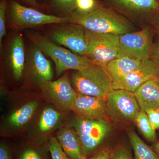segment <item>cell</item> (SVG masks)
Here are the masks:
<instances>
[{"instance_id":"30bf717a","label":"cell","mask_w":159,"mask_h":159,"mask_svg":"<svg viewBox=\"0 0 159 159\" xmlns=\"http://www.w3.org/2000/svg\"><path fill=\"white\" fill-rule=\"evenodd\" d=\"M41 88L51 102L64 110H71L77 97L66 74L55 81H48L41 85Z\"/></svg>"},{"instance_id":"836d02e7","label":"cell","mask_w":159,"mask_h":159,"mask_svg":"<svg viewBox=\"0 0 159 159\" xmlns=\"http://www.w3.org/2000/svg\"><path fill=\"white\" fill-rule=\"evenodd\" d=\"M152 149L159 157V141L155 143L152 146Z\"/></svg>"},{"instance_id":"3957f363","label":"cell","mask_w":159,"mask_h":159,"mask_svg":"<svg viewBox=\"0 0 159 159\" xmlns=\"http://www.w3.org/2000/svg\"><path fill=\"white\" fill-rule=\"evenodd\" d=\"M72 80L77 93L98 97L106 101L113 89L112 80L105 68L93 63L74 73Z\"/></svg>"},{"instance_id":"484cf974","label":"cell","mask_w":159,"mask_h":159,"mask_svg":"<svg viewBox=\"0 0 159 159\" xmlns=\"http://www.w3.org/2000/svg\"><path fill=\"white\" fill-rule=\"evenodd\" d=\"M110 159H133L129 149L125 146L118 145L111 151Z\"/></svg>"},{"instance_id":"cb8c5ba5","label":"cell","mask_w":159,"mask_h":159,"mask_svg":"<svg viewBox=\"0 0 159 159\" xmlns=\"http://www.w3.org/2000/svg\"><path fill=\"white\" fill-rule=\"evenodd\" d=\"M48 148L52 159H70L64 152L57 139L54 137L50 138Z\"/></svg>"},{"instance_id":"d6a6232c","label":"cell","mask_w":159,"mask_h":159,"mask_svg":"<svg viewBox=\"0 0 159 159\" xmlns=\"http://www.w3.org/2000/svg\"><path fill=\"white\" fill-rule=\"evenodd\" d=\"M18 1L25 5L31 6V8L34 9H37L40 8V6L36 2L35 0H18Z\"/></svg>"},{"instance_id":"2e32d148","label":"cell","mask_w":159,"mask_h":159,"mask_svg":"<svg viewBox=\"0 0 159 159\" xmlns=\"http://www.w3.org/2000/svg\"><path fill=\"white\" fill-rule=\"evenodd\" d=\"M142 61L131 57H117L109 63L105 69L112 80L113 87L137 68Z\"/></svg>"},{"instance_id":"ac0fdd59","label":"cell","mask_w":159,"mask_h":159,"mask_svg":"<svg viewBox=\"0 0 159 159\" xmlns=\"http://www.w3.org/2000/svg\"><path fill=\"white\" fill-rule=\"evenodd\" d=\"M128 135L133 149L134 159H159L153 149L145 144L134 131H129Z\"/></svg>"},{"instance_id":"4316f807","label":"cell","mask_w":159,"mask_h":159,"mask_svg":"<svg viewBox=\"0 0 159 159\" xmlns=\"http://www.w3.org/2000/svg\"><path fill=\"white\" fill-rule=\"evenodd\" d=\"M76 10L80 13H86L96 8L95 0H76Z\"/></svg>"},{"instance_id":"277c9868","label":"cell","mask_w":159,"mask_h":159,"mask_svg":"<svg viewBox=\"0 0 159 159\" xmlns=\"http://www.w3.org/2000/svg\"><path fill=\"white\" fill-rule=\"evenodd\" d=\"M6 17L10 28L20 30L48 24L69 23L70 18L58 17L40 12L37 9L26 7L15 0H9Z\"/></svg>"},{"instance_id":"7c38bea8","label":"cell","mask_w":159,"mask_h":159,"mask_svg":"<svg viewBox=\"0 0 159 159\" xmlns=\"http://www.w3.org/2000/svg\"><path fill=\"white\" fill-rule=\"evenodd\" d=\"M2 56L3 60L11 70L14 78L20 79L26 61L25 44L20 34H14L8 39L4 46Z\"/></svg>"},{"instance_id":"5bb4252c","label":"cell","mask_w":159,"mask_h":159,"mask_svg":"<svg viewBox=\"0 0 159 159\" xmlns=\"http://www.w3.org/2000/svg\"><path fill=\"white\" fill-rule=\"evenodd\" d=\"M25 68H28L40 86L44 83L52 80L53 72L51 62L32 43L26 53Z\"/></svg>"},{"instance_id":"d6986e66","label":"cell","mask_w":159,"mask_h":159,"mask_svg":"<svg viewBox=\"0 0 159 159\" xmlns=\"http://www.w3.org/2000/svg\"><path fill=\"white\" fill-rule=\"evenodd\" d=\"M38 102L31 101L15 111L9 117V122L12 126L19 127L25 125L31 119L37 108Z\"/></svg>"},{"instance_id":"44dd1931","label":"cell","mask_w":159,"mask_h":159,"mask_svg":"<svg viewBox=\"0 0 159 159\" xmlns=\"http://www.w3.org/2000/svg\"><path fill=\"white\" fill-rule=\"evenodd\" d=\"M134 121L146 140L152 143L156 142V129L152 125L145 111L140 110V112Z\"/></svg>"},{"instance_id":"8fae6325","label":"cell","mask_w":159,"mask_h":159,"mask_svg":"<svg viewBox=\"0 0 159 159\" xmlns=\"http://www.w3.org/2000/svg\"><path fill=\"white\" fill-rule=\"evenodd\" d=\"M159 74V65L153 59L148 58L114 86L113 89H124L134 93L145 82L157 78Z\"/></svg>"},{"instance_id":"83f0119b","label":"cell","mask_w":159,"mask_h":159,"mask_svg":"<svg viewBox=\"0 0 159 159\" xmlns=\"http://www.w3.org/2000/svg\"><path fill=\"white\" fill-rule=\"evenodd\" d=\"M145 111L155 129H159V108H148Z\"/></svg>"},{"instance_id":"f1b7e54d","label":"cell","mask_w":159,"mask_h":159,"mask_svg":"<svg viewBox=\"0 0 159 159\" xmlns=\"http://www.w3.org/2000/svg\"><path fill=\"white\" fill-rule=\"evenodd\" d=\"M19 159H45L38 151L34 148H26L23 151Z\"/></svg>"},{"instance_id":"1f68e13d","label":"cell","mask_w":159,"mask_h":159,"mask_svg":"<svg viewBox=\"0 0 159 159\" xmlns=\"http://www.w3.org/2000/svg\"><path fill=\"white\" fill-rule=\"evenodd\" d=\"M151 55L153 57L152 59L159 65V41L155 45L153 46Z\"/></svg>"},{"instance_id":"7a4b0ae2","label":"cell","mask_w":159,"mask_h":159,"mask_svg":"<svg viewBox=\"0 0 159 159\" xmlns=\"http://www.w3.org/2000/svg\"><path fill=\"white\" fill-rule=\"evenodd\" d=\"M26 34L32 43L52 59L57 75L68 70H82L93 63L85 57L60 47L37 32H27Z\"/></svg>"},{"instance_id":"4fadbf2b","label":"cell","mask_w":159,"mask_h":159,"mask_svg":"<svg viewBox=\"0 0 159 159\" xmlns=\"http://www.w3.org/2000/svg\"><path fill=\"white\" fill-rule=\"evenodd\" d=\"M79 117L108 121L110 115L106 100L77 93L72 110Z\"/></svg>"},{"instance_id":"8992f818","label":"cell","mask_w":159,"mask_h":159,"mask_svg":"<svg viewBox=\"0 0 159 159\" xmlns=\"http://www.w3.org/2000/svg\"><path fill=\"white\" fill-rule=\"evenodd\" d=\"M88 49L85 56L91 62L105 68L117 58L119 35L111 33H99L85 29Z\"/></svg>"},{"instance_id":"5b68a950","label":"cell","mask_w":159,"mask_h":159,"mask_svg":"<svg viewBox=\"0 0 159 159\" xmlns=\"http://www.w3.org/2000/svg\"><path fill=\"white\" fill-rule=\"evenodd\" d=\"M73 125L86 157L102 145L111 131L109 121L79 117Z\"/></svg>"},{"instance_id":"8d00e7d4","label":"cell","mask_w":159,"mask_h":159,"mask_svg":"<svg viewBox=\"0 0 159 159\" xmlns=\"http://www.w3.org/2000/svg\"><path fill=\"white\" fill-rule=\"evenodd\" d=\"M157 79H158L159 81V74H158V75L157 77Z\"/></svg>"},{"instance_id":"d590c367","label":"cell","mask_w":159,"mask_h":159,"mask_svg":"<svg viewBox=\"0 0 159 159\" xmlns=\"http://www.w3.org/2000/svg\"><path fill=\"white\" fill-rule=\"evenodd\" d=\"M157 29H158V32H159V21L158 23Z\"/></svg>"},{"instance_id":"9a60e30c","label":"cell","mask_w":159,"mask_h":159,"mask_svg":"<svg viewBox=\"0 0 159 159\" xmlns=\"http://www.w3.org/2000/svg\"><path fill=\"white\" fill-rule=\"evenodd\" d=\"M141 109L159 108V81L157 78L145 82L134 93Z\"/></svg>"},{"instance_id":"4dcf8cb0","label":"cell","mask_w":159,"mask_h":159,"mask_svg":"<svg viewBox=\"0 0 159 159\" xmlns=\"http://www.w3.org/2000/svg\"><path fill=\"white\" fill-rule=\"evenodd\" d=\"M0 159H12L9 147L3 143L0 145Z\"/></svg>"},{"instance_id":"6da1fadb","label":"cell","mask_w":159,"mask_h":159,"mask_svg":"<svg viewBox=\"0 0 159 159\" xmlns=\"http://www.w3.org/2000/svg\"><path fill=\"white\" fill-rule=\"evenodd\" d=\"M68 16L69 23L79 25L92 32L120 35L129 31V26L125 20L108 9L96 8L86 13L75 11Z\"/></svg>"},{"instance_id":"e0dca14e","label":"cell","mask_w":159,"mask_h":159,"mask_svg":"<svg viewBox=\"0 0 159 159\" xmlns=\"http://www.w3.org/2000/svg\"><path fill=\"white\" fill-rule=\"evenodd\" d=\"M57 139L70 159H80L84 155L77 133L72 129L66 127L60 130Z\"/></svg>"},{"instance_id":"9c48e42d","label":"cell","mask_w":159,"mask_h":159,"mask_svg":"<svg viewBox=\"0 0 159 159\" xmlns=\"http://www.w3.org/2000/svg\"><path fill=\"white\" fill-rule=\"evenodd\" d=\"M110 116L124 121H134L140 111L133 93L124 89H112L106 100Z\"/></svg>"},{"instance_id":"f546056e","label":"cell","mask_w":159,"mask_h":159,"mask_svg":"<svg viewBox=\"0 0 159 159\" xmlns=\"http://www.w3.org/2000/svg\"><path fill=\"white\" fill-rule=\"evenodd\" d=\"M111 151L108 148H104L100 149L87 159H110Z\"/></svg>"},{"instance_id":"52a82bcc","label":"cell","mask_w":159,"mask_h":159,"mask_svg":"<svg viewBox=\"0 0 159 159\" xmlns=\"http://www.w3.org/2000/svg\"><path fill=\"white\" fill-rule=\"evenodd\" d=\"M152 35L148 28L119 35L117 57H127L144 61L150 58L152 53Z\"/></svg>"},{"instance_id":"ba28073f","label":"cell","mask_w":159,"mask_h":159,"mask_svg":"<svg viewBox=\"0 0 159 159\" xmlns=\"http://www.w3.org/2000/svg\"><path fill=\"white\" fill-rule=\"evenodd\" d=\"M54 43L67 48L74 54L85 56L88 49L85 29L77 24H69L53 29L49 35Z\"/></svg>"},{"instance_id":"603a6c76","label":"cell","mask_w":159,"mask_h":159,"mask_svg":"<svg viewBox=\"0 0 159 159\" xmlns=\"http://www.w3.org/2000/svg\"><path fill=\"white\" fill-rule=\"evenodd\" d=\"M53 6L57 11L68 16L76 10V0H52Z\"/></svg>"},{"instance_id":"e575fe53","label":"cell","mask_w":159,"mask_h":159,"mask_svg":"<svg viewBox=\"0 0 159 159\" xmlns=\"http://www.w3.org/2000/svg\"><path fill=\"white\" fill-rule=\"evenodd\" d=\"M80 159H87V157L85 156L84 155Z\"/></svg>"},{"instance_id":"7402d4cb","label":"cell","mask_w":159,"mask_h":159,"mask_svg":"<svg viewBox=\"0 0 159 159\" xmlns=\"http://www.w3.org/2000/svg\"><path fill=\"white\" fill-rule=\"evenodd\" d=\"M60 116L57 111L52 108H47L43 111L39 121V129L42 132L51 130L57 125Z\"/></svg>"},{"instance_id":"d4e9b609","label":"cell","mask_w":159,"mask_h":159,"mask_svg":"<svg viewBox=\"0 0 159 159\" xmlns=\"http://www.w3.org/2000/svg\"><path fill=\"white\" fill-rule=\"evenodd\" d=\"M8 0L0 1V47L2 48L3 38L6 35V11Z\"/></svg>"},{"instance_id":"ffe728a7","label":"cell","mask_w":159,"mask_h":159,"mask_svg":"<svg viewBox=\"0 0 159 159\" xmlns=\"http://www.w3.org/2000/svg\"><path fill=\"white\" fill-rule=\"evenodd\" d=\"M117 3L130 10L150 12L159 7L157 0H115Z\"/></svg>"}]
</instances>
